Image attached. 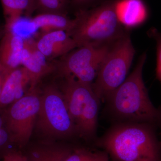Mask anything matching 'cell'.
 Instances as JSON below:
<instances>
[{"instance_id":"obj_3","label":"cell","mask_w":161,"mask_h":161,"mask_svg":"<svg viewBox=\"0 0 161 161\" xmlns=\"http://www.w3.org/2000/svg\"><path fill=\"white\" fill-rule=\"evenodd\" d=\"M120 0H107L92 9H79L68 33L78 47L110 45L127 33L118 14Z\"/></svg>"},{"instance_id":"obj_20","label":"cell","mask_w":161,"mask_h":161,"mask_svg":"<svg viewBox=\"0 0 161 161\" xmlns=\"http://www.w3.org/2000/svg\"><path fill=\"white\" fill-rule=\"evenodd\" d=\"M3 161H23L22 153L19 150H14L5 156Z\"/></svg>"},{"instance_id":"obj_16","label":"cell","mask_w":161,"mask_h":161,"mask_svg":"<svg viewBox=\"0 0 161 161\" xmlns=\"http://www.w3.org/2000/svg\"><path fill=\"white\" fill-rule=\"evenodd\" d=\"M108 159V156L104 151L73 146L65 161H106Z\"/></svg>"},{"instance_id":"obj_9","label":"cell","mask_w":161,"mask_h":161,"mask_svg":"<svg viewBox=\"0 0 161 161\" xmlns=\"http://www.w3.org/2000/svg\"><path fill=\"white\" fill-rule=\"evenodd\" d=\"M54 61L47 60L38 50L34 39H24L21 66L24 67L29 74L30 89L38 86L43 77L55 72L56 66Z\"/></svg>"},{"instance_id":"obj_1","label":"cell","mask_w":161,"mask_h":161,"mask_svg":"<svg viewBox=\"0 0 161 161\" xmlns=\"http://www.w3.org/2000/svg\"><path fill=\"white\" fill-rule=\"evenodd\" d=\"M147 58L146 53L141 55L133 71L105 101L106 112L114 123H139L156 128L161 126V108L152 103L143 79Z\"/></svg>"},{"instance_id":"obj_18","label":"cell","mask_w":161,"mask_h":161,"mask_svg":"<svg viewBox=\"0 0 161 161\" xmlns=\"http://www.w3.org/2000/svg\"><path fill=\"white\" fill-rule=\"evenodd\" d=\"M68 0H36V7L40 13H53L65 14L68 4Z\"/></svg>"},{"instance_id":"obj_6","label":"cell","mask_w":161,"mask_h":161,"mask_svg":"<svg viewBox=\"0 0 161 161\" xmlns=\"http://www.w3.org/2000/svg\"><path fill=\"white\" fill-rule=\"evenodd\" d=\"M135 53L129 32L111 45L92 85L101 101L105 102L126 79Z\"/></svg>"},{"instance_id":"obj_14","label":"cell","mask_w":161,"mask_h":161,"mask_svg":"<svg viewBox=\"0 0 161 161\" xmlns=\"http://www.w3.org/2000/svg\"><path fill=\"white\" fill-rule=\"evenodd\" d=\"M35 29L41 33L62 30L69 32L74 26L75 21L65 14L43 13L37 15L30 21Z\"/></svg>"},{"instance_id":"obj_17","label":"cell","mask_w":161,"mask_h":161,"mask_svg":"<svg viewBox=\"0 0 161 161\" xmlns=\"http://www.w3.org/2000/svg\"><path fill=\"white\" fill-rule=\"evenodd\" d=\"M17 150H19L13 142L7 128L5 108H0V161L9 153Z\"/></svg>"},{"instance_id":"obj_24","label":"cell","mask_w":161,"mask_h":161,"mask_svg":"<svg viewBox=\"0 0 161 161\" xmlns=\"http://www.w3.org/2000/svg\"><path fill=\"white\" fill-rule=\"evenodd\" d=\"M33 1H34V2H35V3H36V0H33Z\"/></svg>"},{"instance_id":"obj_19","label":"cell","mask_w":161,"mask_h":161,"mask_svg":"<svg viewBox=\"0 0 161 161\" xmlns=\"http://www.w3.org/2000/svg\"><path fill=\"white\" fill-rule=\"evenodd\" d=\"M148 36L155 40L156 43L157 67L156 75L158 80L161 83V32L156 28H150L148 32Z\"/></svg>"},{"instance_id":"obj_4","label":"cell","mask_w":161,"mask_h":161,"mask_svg":"<svg viewBox=\"0 0 161 161\" xmlns=\"http://www.w3.org/2000/svg\"><path fill=\"white\" fill-rule=\"evenodd\" d=\"M62 78L60 89L78 136L86 142H95L101 101L92 85L81 82L73 75Z\"/></svg>"},{"instance_id":"obj_15","label":"cell","mask_w":161,"mask_h":161,"mask_svg":"<svg viewBox=\"0 0 161 161\" xmlns=\"http://www.w3.org/2000/svg\"><path fill=\"white\" fill-rule=\"evenodd\" d=\"M5 19V30H11L24 13L29 15L36 7L33 0H1Z\"/></svg>"},{"instance_id":"obj_12","label":"cell","mask_w":161,"mask_h":161,"mask_svg":"<svg viewBox=\"0 0 161 161\" xmlns=\"http://www.w3.org/2000/svg\"><path fill=\"white\" fill-rule=\"evenodd\" d=\"M73 147L48 140L28 144L20 151L23 161H65Z\"/></svg>"},{"instance_id":"obj_13","label":"cell","mask_w":161,"mask_h":161,"mask_svg":"<svg viewBox=\"0 0 161 161\" xmlns=\"http://www.w3.org/2000/svg\"><path fill=\"white\" fill-rule=\"evenodd\" d=\"M24 39L12 31L5 30L0 40V64L8 71L21 66Z\"/></svg>"},{"instance_id":"obj_7","label":"cell","mask_w":161,"mask_h":161,"mask_svg":"<svg viewBox=\"0 0 161 161\" xmlns=\"http://www.w3.org/2000/svg\"><path fill=\"white\" fill-rule=\"evenodd\" d=\"M41 91L38 86L29 89L23 97L5 108L7 128L19 150L29 143L40 109Z\"/></svg>"},{"instance_id":"obj_5","label":"cell","mask_w":161,"mask_h":161,"mask_svg":"<svg viewBox=\"0 0 161 161\" xmlns=\"http://www.w3.org/2000/svg\"><path fill=\"white\" fill-rule=\"evenodd\" d=\"M40 109L35 128L51 139H69L78 136L63 94L54 84L43 88L40 94Z\"/></svg>"},{"instance_id":"obj_26","label":"cell","mask_w":161,"mask_h":161,"mask_svg":"<svg viewBox=\"0 0 161 161\" xmlns=\"http://www.w3.org/2000/svg\"><path fill=\"white\" fill-rule=\"evenodd\" d=\"M106 161H109V159L108 160Z\"/></svg>"},{"instance_id":"obj_2","label":"cell","mask_w":161,"mask_h":161,"mask_svg":"<svg viewBox=\"0 0 161 161\" xmlns=\"http://www.w3.org/2000/svg\"><path fill=\"white\" fill-rule=\"evenodd\" d=\"M156 127L145 123H115L94 146L112 161H161L160 142Z\"/></svg>"},{"instance_id":"obj_21","label":"cell","mask_w":161,"mask_h":161,"mask_svg":"<svg viewBox=\"0 0 161 161\" xmlns=\"http://www.w3.org/2000/svg\"><path fill=\"white\" fill-rule=\"evenodd\" d=\"M9 72L7 70L3 65L0 64V94H1L4 80Z\"/></svg>"},{"instance_id":"obj_23","label":"cell","mask_w":161,"mask_h":161,"mask_svg":"<svg viewBox=\"0 0 161 161\" xmlns=\"http://www.w3.org/2000/svg\"><path fill=\"white\" fill-rule=\"evenodd\" d=\"M5 30L4 26H2V25L0 24V40L3 38L4 34H5Z\"/></svg>"},{"instance_id":"obj_10","label":"cell","mask_w":161,"mask_h":161,"mask_svg":"<svg viewBox=\"0 0 161 161\" xmlns=\"http://www.w3.org/2000/svg\"><path fill=\"white\" fill-rule=\"evenodd\" d=\"M35 43L38 50L50 61L61 58L78 47L68 33L62 30L41 33Z\"/></svg>"},{"instance_id":"obj_22","label":"cell","mask_w":161,"mask_h":161,"mask_svg":"<svg viewBox=\"0 0 161 161\" xmlns=\"http://www.w3.org/2000/svg\"><path fill=\"white\" fill-rule=\"evenodd\" d=\"M71 1L72 3L75 6L79 7H82L94 3L96 0H71Z\"/></svg>"},{"instance_id":"obj_8","label":"cell","mask_w":161,"mask_h":161,"mask_svg":"<svg viewBox=\"0 0 161 161\" xmlns=\"http://www.w3.org/2000/svg\"><path fill=\"white\" fill-rule=\"evenodd\" d=\"M111 45H84L77 47L59 60H54L55 72L62 78L73 75L81 82L92 85Z\"/></svg>"},{"instance_id":"obj_11","label":"cell","mask_w":161,"mask_h":161,"mask_svg":"<svg viewBox=\"0 0 161 161\" xmlns=\"http://www.w3.org/2000/svg\"><path fill=\"white\" fill-rule=\"evenodd\" d=\"M27 70L22 66L10 71L3 83L0 94V108L7 107L23 97L30 88Z\"/></svg>"},{"instance_id":"obj_25","label":"cell","mask_w":161,"mask_h":161,"mask_svg":"<svg viewBox=\"0 0 161 161\" xmlns=\"http://www.w3.org/2000/svg\"><path fill=\"white\" fill-rule=\"evenodd\" d=\"M160 144H161V139L160 140Z\"/></svg>"}]
</instances>
